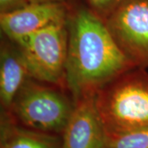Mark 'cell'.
Instances as JSON below:
<instances>
[{"instance_id": "obj_2", "label": "cell", "mask_w": 148, "mask_h": 148, "mask_svg": "<svg viewBox=\"0 0 148 148\" xmlns=\"http://www.w3.org/2000/svg\"><path fill=\"white\" fill-rule=\"evenodd\" d=\"M95 104L107 138L148 127V72L132 68L98 90Z\"/></svg>"}, {"instance_id": "obj_4", "label": "cell", "mask_w": 148, "mask_h": 148, "mask_svg": "<svg viewBox=\"0 0 148 148\" xmlns=\"http://www.w3.org/2000/svg\"><path fill=\"white\" fill-rule=\"evenodd\" d=\"M16 45L21 49L32 78L66 89L69 45L67 21L34 32Z\"/></svg>"}, {"instance_id": "obj_11", "label": "cell", "mask_w": 148, "mask_h": 148, "mask_svg": "<svg viewBox=\"0 0 148 148\" xmlns=\"http://www.w3.org/2000/svg\"><path fill=\"white\" fill-rule=\"evenodd\" d=\"M86 4L102 20L106 18L125 0H85Z\"/></svg>"}, {"instance_id": "obj_13", "label": "cell", "mask_w": 148, "mask_h": 148, "mask_svg": "<svg viewBox=\"0 0 148 148\" xmlns=\"http://www.w3.org/2000/svg\"><path fill=\"white\" fill-rule=\"evenodd\" d=\"M75 0H31V3H72Z\"/></svg>"}, {"instance_id": "obj_3", "label": "cell", "mask_w": 148, "mask_h": 148, "mask_svg": "<svg viewBox=\"0 0 148 148\" xmlns=\"http://www.w3.org/2000/svg\"><path fill=\"white\" fill-rule=\"evenodd\" d=\"M75 101L68 90L29 77L7 113L20 126L62 136L73 112Z\"/></svg>"}, {"instance_id": "obj_10", "label": "cell", "mask_w": 148, "mask_h": 148, "mask_svg": "<svg viewBox=\"0 0 148 148\" xmlns=\"http://www.w3.org/2000/svg\"><path fill=\"white\" fill-rule=\"evenodd\" d=\"M105 148H148V127L118 137L107 138Z\"/></svg>"}, {"instance_id": "obj_6", "label": "cell", "mask_w": 148, "mask_h": 148, "mask_svg": "<svg viewBox=\"0 0 148 148\" xmlns=\"http://www.w3.org/2000/svg\"><path fill=\"white\" fill-rule=\"evenodd\" d=\"M71 3H31L21 9L0 14L3 36L16 44L50 25L68 20Z\"/></svg>"}, {"instance_id": "obj_9", "label": "cell", "mask_w": 148, "mask_h": 148, "mask_svg": "<svg viewBox=\"0 0 148 148\" xmlns=\"http://www.w3.org/2000/svg\"><path fill=\"white\" fill-rule=\"evenodd\" d=\"M0 148H64L62 136L20 126L1 111Z\"/></svg>"}, {"instance_id": "obj_7", "label": "cell", "mask_w": 148, "mask_h": 148, "mask_svg": "<svg viewBox=\"0 0 148 148\" xmlns=\"http://www.w3.org/2000/svg\"><path fill=\"white\" fill-rule=\"evenodd\" d=\"M64 148H105L107 133L95 104V95L75 101L73 112L62 134Z\"/></svg>"}, {"instance_id": "obj_12", "label": "cell", "mask_w": 148, "mask_h": 148, "mask_svg": "<svg viewBox=\"0 0 148 148\" xmlns=\"http://www.w3.org/2000/svg\"><path fill=\"white\" fill-rule=\"evenodd\" d=\"M31 3V0H0V14L9 13Z\"/></svg>"}, {"instance_id": "obj_8", "label": "cell", "mask_w": 148, "mask_h": 148, "mask_svg": "<svg viewBox=\"0 0 148 148\" xmlns=\"http://www.w3.org/2000/svg\"><path fill=\"white\" fill-rule=\"evenodd\" d=\"M30 76L21 49L16 43L3 36L0 46V105L7 111L16 93Z\"/></svg>"}, {"instance_id": "obj_1", "label": "cell", "mask_w": 148, "mask_h": 148, "mask_svg": "<svg viewBox=\"0 0 148 148\" xmlns=\"http://www.w3.org/2000/svg\"><path fill=\"white\" fill-rule=\"evenodd\" d=\"M65 86L75 101L95 95L113 79L135 68L117 47L106 27L85 0L70 5Z\"/></svg>"}, {"instance_id": "obj_5", "label": "cell", "mask_w": 148, "mask_h": 148, "mask_svg": "<svg viewBox=\"0 0 148 148\" xmlns=\"http://www.w3.org/2000/svg\"><path fill=\"white\" fill-rule=\"evenodd\" d=\"M117 47L135 67L148 68V0H125L105 21Z\"/></svg>"}]
</instances>
